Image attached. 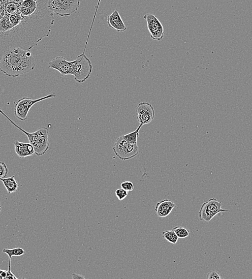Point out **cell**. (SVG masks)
<instances>
[{"label": "cell", "instance_id": "cell-24", "mask_svg": "<svg viewBox=\"0 0 252 279\" xmlns=\"http://www.w3.org/2000/svg\"><path fill=\"white\" fill-rule=\"evenodd\" d=\"M72 278L74 279H75V278H85V276L82 275L73 273L72 274Z\"/></svg>", "mask_w": 252, "mask_h": 279}, {"label": "cell", "instance_id": "cell-20", "mask_svg": "<svg viewBox=\"0 0 252 279\" xmlns=\"http://www.w3.org/2000/svg\"><path fill=\"white\" fill-rule=\"evenodd\" d=\"M8 169L4 162H0V180L5 178L7 176Z\"/></svg>", "mask_w": 252, "mask_h": 279}, {"label": "cell", "instance_id": "cell-22", "mask_svg": "<svg viewBox=\"0 0 252 279\" xmlns=\"http://www.w3.org/2000/svg\"><path fill=\"white\" fill-rule=\"evenodd\" d=\"M207 278L208 279H220L222 277L218 272L216 271H211L207 274Z\"/></svg>", "mask_w": 252, "mask_h": 279}, {"label": "cell", "instance_id": "cell-1", "mask_svg": "<svg viewBox=\"0 0 252 279\" xmlns=\"http://www.w3.org/2000/svg\"><path fill=\"white\" fill-rule=\"evenodd\" d=\"M49 0H0V61L15 48L31 50L49 36L54 15Z\"/></svg>", "mask_w": 252, "mask_h": 279}, {"label": "cell", "instance_id": "cell-25", "mask_svg": "<svg viewBox=\"0 0 252 279\" xmlns=\"http://www.w3.org/2000/svg\"><path fill=\"white\" fill-rule=\"evenodd\" d=\"M2 210V205H1V203H0V212H1Z\"/></svg>", "mask_w": 252, "mask_h": 279}, {"label": "cell", "instance_id": "cell-13", "mask_svg": "<svg viewBox=\"0 0 252 279\" xmlns=\"http://www.w3.org/2000/svg\"><path fill=\"white\" fill-rule=\"evenodd\" d=\"M176 204L169 199H165L159 202L155 206L156 215L160 218H166L169 215Z\"/></svg>", "mask_w": 252, "mask_h": 279}, {"label": "cell", "instance_id": "cell-3", "mask_svg": "<svg viewBox=\"0 0 252 279\" xmlns=\"http://www.w3.org/2000/svg\"><path fill=\"white\" fill-rule=\"evenodd\" d=\"M0 113H2L18 130L26 135L29 142L33 146L35 153L37 156H44L49 149L50 142L48 140V130L47 128H42L34 133L28 132L9 118L1 109H0Z\"/></svg>", "mask_w": 252, "mask_h": 279}, {"label": "cell", "instance_id": "cell-21", "mask_svg": "<svg viewBox=\"0 0 252 279\" xmlns=\"http://www.w3.org/2000/svg\"><path fill=\"white\" fill-rule=\"evenodd\" d=\"M121 187L122 189L127 191L128 192H131L134 189L133 182L130 181H125L122 182L121 184Z\"/></svg>", "mask_w": 252, "mask_h": 279}, {"label": "cell", "instance_id": "cell-4", "mask_svg": "<svg viewBox=\"0 0 252 279\" xmlns=\"http://www.w3.org/2000/svg\"><path fill=\"white\" fill-rule=\"evenodd\" d=\"M92 68L91 60L84 52L77 56L76 59L71 61V75H73L75 80L79 83L89 79Z\"/></svg>", "mask_w": 252, "mask_h": 279}, {"label": "cell", "instance_id": "cell-10", "mask_svg": "<svg viewBox=\"0 0 252 279\" xmlns=\"http://www.w3.org/2000/svg\"><path fill=\"white\" fill-rule=\"evenodd\" d=\"M136 112L138 113V121L142 126L150 123L155 117L154 110L152 105L149 103H139L136 109Z\"/></svg>", "mask_w": 252, "mask_h": 279}, {"label": "cell", "instance_id": "cell-9", "mask_svg": "<svg viewBox=\"0 0 252 279\" xmlns=\"http://www.w3.org/2000/svg\"><path fill=\"white\" fill-rule=\"evenodd\" d=\"M143 17L147 21L148 29L152 39L158 41L162 40L165 32L163 25L157 17L151 14H147Z\"/></svg>", "mask_w": 252, "mask_h": 279}, {"label": "cell", "instance_id": "cell-8", "mask_svg": "<svg viewBox=\"0 0 252 279\" xmlns=\"http://www.w3.org/2000/svg\"><path fill=\"white\" fill-rule=\"evenodd\" d=\"M222 203L216 199L212 198L202 204L199 213V217L201 221L204 220L206 222L214 218L216 215L228 211V209L222 208Z\"/></svg>", "mask_w": 252, "mask_h": 279}, {"label": "cell", "instance_id": "cell-2", "mask_svg": "<svg viewBox=\"0 0 252 279\" xmlns=\"http://www.w3.org/2000/svg\"><path fill=\"white\" fill-rule=\"evenodd\" d=\"M35 60L30 50L15 48L7 52L0 61V71L9 77L17 78L34 70Z\"/></svg>", "mask_w": 252, "mask_h": 279}, {"label": "cell", "instance_id": "cell-17", "mask_svg": "<svg viewBox=\"0 0 252 279\" xmlns=\"http://www.w3.org/2000/svg\"><path fill=\"white\" fill-rule=\"evenodd\" d=\"M163 238L173 244H176L178 240V237L173 230L164 231L162 233Z\"/></svg>", "mask_w": 252, "mask_h": 279}, {"label": "cell", "instance_id": "cell-5", "mask_svg": "<svg viewBox=\"0 0 252 279\" xmlns=\"http://www.w3.org/2000/svg\"><path fill=\"white\" fill-rule=\"evenodd\" d=\"M80 4V0H49L48 8L58 16L67 17L78 11Z\"/></svg>", "mask_w": 252, "mask_h": 279}, {"label": "cell", "instance_id": "cell-7", "mask_svg": "<svg viewBox=\"0 0 252 279\" xmlns=\"http://www.w3.org/2000/svg\"><path fill=\"white\" fill-rule=\"evenodd\" d=\"M55 97L56 95L53 93L36 100H32L30 98L26 97L21 99L15 104V114L16 118L21 121L26 120L27 119L29 111L34 105L42 101Z\"/></svg>", "mask_w": 252, "mask_h": 279}, {"label": "cell", "instance_id": "cell-12", "mask_svg": "<svg viewBox=\"0 0 252 279\" xmlns=\"http://www.w3.org/2000/svg\"><path fill=\"white\" fill-rule=\"evenodd\" d=\"M14 146L16 154L21 159L33 156L35 153L34 148L30 142L25 143L16 140L14 142Z\"/></svg>", "mask_w": 252, "mask_h": 279}, {"label": "cell", "instance_id": "cell-23", "mask_svg": "<svg viewBox=\"0 0 252 279\" xmlns=\"http://www.w3.org/2000/svg\"><path fill=\"white\" fill-rule=\"evenodd\" d=\"M9 278L18 279V278L11 271V267H8V270L7 271V273L6 277V279H9Z\"/></svg>", "mask_w": 252, "mask_h": 279}, {"label": "cell", "instance_id": "cell-11", "mask_svg": "<svg viewBox=\"0 0 252 279\" xmlns=\"http://www.w3.org/2000/svg\"><path fill=\"white\" fill-rule=\"evenodd\" d=\"M107 23L110 27L118 32L122 33L127 30V27L123 22L117 9H115L112 14L108 17Z\"/></svg>", "mask_w": 252, "mask_h": 279}, {"label": "cell", "instance_id": "cell-26", "mask_svg": "<svg viewBox=\"0 0 252 279\" xmlns=\"http://www.w3.org/2000/svg\"><path fill=\"white\" fill-rule=\"evenodd\" d=\"M0 279H3V278L2 277V276L1 275H0Z\"/></svg>", "mask_w": 252, "mask_h": 279}, {"label": "cell", "instance_id": "cell-15", "mask_svg": "<svg viewBox=\"0 0 252 279\" xmlns=\"http://www.w3.org/2000/svg\"><path fill=\"white\" fill-rule=\"evenodd\" d=\"M3 252L9 256V266H11L12 258L13 257L22 256L25 254L24 250L22 248L16 247L14 249H4Z\"/></svg>", "mask_w": 252, "mask_h": 279}, {"label": "cell", "instance_id": "cell-18", "mask_svg": "<svg viewBox=\"0 0 252 279\" xmlns=\"http://www.w3.org/2000/svg\"><path fill=\"white\" fill-rule=\"evenodd\" d=\"M172 230L177 234L179 238H185L190 235V230L185 227H176Z\"/></svg>", "mask_w": 252, "mask_h": 279}, {"label": "cell", "instance_id": "cell-19", "mask_svg": "<svg viewBox=\"0 0 252 279\" xmlns=\"http://www.w3.org/2000/svg\"><path fill=\"white\" fill-rule=\"evenodd\" d=\"M128 192L127 191L121 188L115 191V195L119 201H122L128 197Z\"/></svg>", "mask_w": 252, "mask_h": 279}, {"label": "cell", "instance_id": "cell-16", "mask_svg": "<svg viewBox=\"0 0 252 279\" xmlns=\"http://www.w3.org/2000/svg\"><path fill=\"white\" fill-rule=\"evenodd\" d=\"M142 127V125L140 124V126L135 131L122 136L123 139L131 143H137L138 138L139 137V131Z\"/></svg>", "mask_w": 252, "mask_h": 279}, {"label": "cell", "instance_id": "cell-14", "mask_svg": "<svg viewBox=\"0 0 252 279\" xmlns=\"http://www.w3.org/2000/svg\"><path fill=\"white\" fill-rule=\"evenodd\" d=\"M1 180L3 182L9 194L14 193L18 190V183L14 176L9 178L1 179Z\"/></svg>", "mask_w": 252, "mask_h": 279}, {"label": "cell", "instance_id": "cell-6", "mask_svg": "<svg viewBox=\"0 0 252 279\" xmlns=\"http://www.w3.org/2000/svg\"><path fill=\"white\" fill-rule=\"evenodd\" d=\"M113 150L116 156L122 161L132 159L137 157L139 152L138 143H129L124 140L122 136L116 140Z\"/></svg>", "mask_w": 252, "mask_h": 279}]
</instances>
